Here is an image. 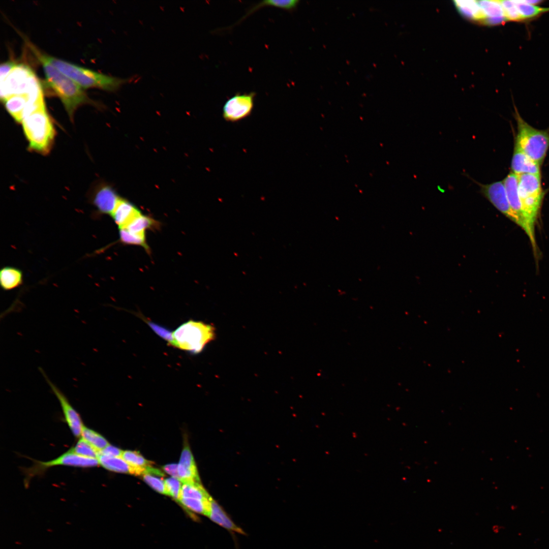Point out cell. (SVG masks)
Masks as SVG:
<instances>
[{"label":"cell","instance_id":"f546056e","mask_svg":"<svg viewBox=\"0 0 549 549\" xmlns=\"http://www.w3.org/2000/svg\"><path fill=\"white\" fill-rule=\"evenodd\" d=\"M121 457L129 464L135 467L145 468L152 464L137 451H123Z\"/></svg>","mask_w":549,"mask_h":549},{"label":"cell","instance_id":"484cf974","mask_svg":"<svg viewBox=\"0 0 549 549\" xmlns=\"http://www.w3.org/2000/svg\"><path fill=\"white\" fill-rule=\"evenodd\" d=\"M522 21L536 18L549 11V7H541L527 1H514Z\"/></svg>","mask_w":549,"mask_h":549},{"label":"cell","instance_id":"8992f818","mask_svg":"<svg viewBox=\"0 0 549 549\" xmlns=\"http://www.w3.org/2000/svg\"><path fill=\"white\" fill-rule=\"evenodd\" d=\"M517 133L515 143L527 156L541 165L549 148L548 131L535 129L525 121L515 110Z\"/></svg>","mask_w":549,"mask_h":549},{"label":"cell","instance_id":"ba28073f","mask_svg":"<svg viewBox=\"0 0 549 549\" xmlns=\"http://www.w3.org/2000/svg\"><path fill=\"white\" fill-rule=\"evenodd\" d=\"M33 464L28 468H23L24 474V485L28 486L33 477L44 475L51 467L56 466H67L80 468H92L99 465L97 459L86 458L76 454L68 450L58 458L51 461L43 462L32 459Z\"/></svg>","mask_w":549,"mask_h":549},{"label":"cell","instance_id":"1f68e13d","mask_svg":"<svg viewBox=\"0 0 549 549\" xmlns=\"http://www.w3.org/2000/svg\"><path fill=\"white\" fill-rule=\"evenodd\" d=\"M507 20L522 21L514 1H500Z\"/></svg>","mask_w":549,"mask_h":549},{"label":"cell","instance_id":"6da1fadb","mask_svg":"<svg viewBox=\"0 0 549 549\" xmlns=\"http://www.w3.org/2000/svg\"><path fill=\"white\" fill-rule=\"evenodd\" d=\"M27 44L33 52L38 54L82 87H97L113 92L127 81L125 79L109 76L44 53L28 41Z\"/></svg>","mask_w":549,"mask_h":549},{"label":"cell","instance_id":"7402d4cb","mask_svg":"<svg viewBox=\"0 0 549 549\" xmlns=\"http://www.w3.org/2000/svg\"><path fill=\"white\" fill-rule=\"evenodd\" d=\"M22 271L12 266H5L0 271V285L6 291L18 288L23 283Z\"/></svg>","mask_w":549,"mask_h":549},{"label":"cell","instance_id":"30bf717a","mask_svg":"<svg viewBox=\"0 0 549 549\" xmlns=\"http://www.w3.org/2000/svg\"><path fill=\"white\" fill-rule=\"evenodd\" d=\"M39 370L57 399L62 407L66 422L73 435L76 438L80 437L81 436V432L84 425L80 414L72 406L66 395L49 379L44 370L39 367Z\"/></svg>","mask_w":549,"mask_h":549},{"label":"cell","instance_id":"ffe728a7","mask_svg":"<svg viewBox=\"0 0 549 549\" xmlns=\"http://www.w3.org/2000/svg\"><path fill=\"white\" fill-rule=\"evenodd\" d=\"M161 227V223L159 221L141 212L124 228L134 233L146 234L147 230H158Z\"/></svg>","mask_w":549,"mask_h":549},{"label":"cell","instance_id":"5b68a950","mask_svg":"<svg viewBox=\"0 0 549 549\" xmlns=\"http://www.w3.org/2000/svg\"><path fill=\"white\" fill-rule=\"evenodd\" d=\"M214 327L201 321L189 320L171 333L172 346L193 353L200 352L214 339Z\"/></svg>","mask_w":549,"mask_h":549},{"label":"cell","instance_id":"52a82bcc","mask_svg":"<svg viewBox=\"0 0 549 549\" xmlns=\"http://www.w3.org/2000/svg\"><path fill=\"white\" fill-rule=\"evenodd\" d=\"M42 92L33 70L23 64H17L6 78L1 81L0 96L3 102L15 95H35Z\"/></svg>","mask_w":549,"mask_h":549},{"label":"cell","instance_id":"7a4b0ae2","mask_svg":"<svg viewBox=\"0 0 549 549\" xmlns=\"http://www.w3.org/2000/svg\"><path fill=\"white\" fill-rule=\"evenodd\" d=\"M522 210L526 225V233L532 245L534 253L537 254L535 225L539 212L544 192L541 184V174L517 175Z\"/></svg>","mask_w":549,"mask_h":549},{"label":"cell","instance_id":"d6986e66","mask_svg":"<svg viewBox=\"0 0 549 549\" xmlns=\"http://www.w3.org/2000/svg\"><path fill=\"white\" fill-rule=\"evenodd\" d=\"M478 3L485 17L484 24L497 25L507 21L500 1L484 0Z\"/></svg>","mask_w":549,"mask_h":549},{"label":"cell","instance_id":"4fadbf2b","mask_svg":"<svg viewBox=\"0 0 549 549\" xmlns=\"http://www.w3.org/2000/svg\"><path fill=\"white\" fill-rule=\"evenodd\" d=\"M510 206L517 217L519 226L526 231V227L522 210L518 189V177L512 172L503 180Z\"/></svg>","mask_w":549,"mask_h":549},{"label":"cell","instance_id":"7c38bea8","mask_svg":"<svg viewBox=\"0 0 549 549\" xmlns=\"http://www.w3.org/2000/svg\"><path fill=\"white\" fill-rule=\"evenodd\" d=\"M121 198L110 185L102 184L96 188L91 202L98 215L111 216Z\"/></svg>","mask_w":549,"mask_h":549},{"label":"cell","instance_id":"8fae6325","mask_svg":"<svg viewBox=\"0 0 549 549\" xmlns=\"http://www.w3.org/2000/svg\"><path fill=\"white\" fill-rule=\"evenodd\" d=\"M478 184L482 195L498 210L519 226L518 220L510 206L503 181Z\"/></svg>","mask_w":549,"mask_h":549},{"label":"cell","instance_id":"836d02e7","mask_svg":"<svg viewBox=\"0 0 549 549\" xmlns=\"http://www.w3.org/2000/svg\"><path fill=\"white\" fill-rule=\"evenodd\" d=\"M16 61L13 60L3 62L0 66V79L1 81L4 80L11 70L16 66Z\"/></svg>","mask_w":549,"mask_h":549},{"label":"cell","instance_id":"d4e9b609","mask_svg":"<svg viewBox=\"0 0 549 549\" xmlns=\"http://www.w3.org/2000/svg\"><path fill=\"white\" fill-rule=\"evenodd\" d=\"M180 498H188L206 501L212 499L200 482H197L182 483Z\"/></svg>","mask_w":549,"mask_h":549},{"label":"cell","instance_id":"cb8c5ba5","mask_svg":"<svg viewBox=\"0 0 549 549\" xmlns=\"http://www.w3.org/2000/svg\"><path fill=\"white\" fill-rule=\"evenodd\" d=\"M118 230V242L126 245L141 247L148 255L150 254L151 250L147 242L146 234L134 233L124 228H119Z\"/></svg>","mask_w":549,"mask_h":549},{"label":"cell","instance_id":"9a60e30c","mask_svg":"<svg viewBox=\"0 0 549 549\" xmlns=\"http://www.w3.org/2000/svg\"><path fill=\"white\" fill-rule=\"evenodd\" d=\"M511 168L512 172L516 175L523 174H540V165L527 156L515 144Z\"/></svg>","mask_w":549,"mask_h":549},{"label":"cell","instance_id":"d6a6232c","mask_svg":"<svg viewBox=\"0 0 549 549\" xmlns=\"http://www.w3.org/2000/svg\"><path fill=\"white\" fill-rule=\"evenodd\" d=\"M165 482L168 495L178 501L181 490V482L179 479L172 477L167 478Z\"/></svg>","mask_w":549,"mask_h":549},{"label":"cell","instance_id":"3957f363","mask_svg":"<svg viewBox=\"0 0 549 549\" xmlns=\"http://www.w3.org/2000/svg\"><path fill=\"white\" fill-rule=\"evenodd\" d=\"M34 53L43 66L47 83L60 98L72 119L77 108L83 104L90 103V99L79 84L38 54Z\"/></svg>","mask_w":549,"mask_h":549},{"label":"cell","instance_id":"5bb4252c","mask_svg":"<svg viewBox=\"0 0 549 549\" xmlns=\"http://www.w3.org/2000/svg\"><path fill=\"white\" fill-rule=\"evenodd\" d=\"M179 480L181 483L200 482L195 462L190 448L186 444L182 450L178 464Z\"/></svg>","mask_w":549,"mask_h":549},{"label":"cell","instance_id":"8d00e7d4","mask_svg":"<svg viewBox=\"0 0 549 549\" xmlns=\"http://www.w3.org/2000/svg\"><path fill=\"white\" fill-rule=\"evenodd\" d=\"M15 543L16 544H17V545H21L22 544L21 542H19L18 541H15Z\"/></svg>","mask_w":549,"mask_h":549},{"label":"cell","instance_id":"74e56055","mask_svg":"<svg viewBox=\"0 0 549 549\" xmlns=\"http://www.w3.org/2000/svg\"><path fill=\"white\" fill-rule=\"evenodd\" d=\"M47 531L48 532H53V530H52V529H47Z\"/></svg>","mask_w":549,"mask_h":549},{"label":"cell","instance_id":"9c48e42d","mask_svg":"<svg viewBox=\"0 0 549 549\" xmlns=\"http://www.w3.org/2000/svg\"><path fill=\"white\" fill-rule=\"evenodd\" d=\"M256 94L237 93L228 99L223 107L222 116L228 122L236 123L249 116L254 106Z\"/></svg>","mask_w":549,"mask_h":549},{"label":"cell","instance_id":"e0dca14e","mask_svg":"<svg viewBox=\"0 0 549 549\" xmlns=\"http://www.w3.org/2000/svg\"><path fill=\"white\" fill-rule=\"evenodd\" d=\"M8 113L17 122L21 123L26 115L29 106L35 103L31 100L29 95H15L3 101Z\"/></svg>","mask_w":549,"mask_h":549},{"label":"cell","instance_id":"f35d334b","mask_svg":"<svg viewBox=\"0 0 549 549\" xmlns=\"http://www.w3.org/2000/svg\"><path fill=\"white\" fill-rule=\"evenodd\" d=\"M66 524H67V525H71V523L70 522H66Z\"/></svg>","mask_w":549,"mask_h":549},{"label":"cell","instance_id":"83f0119b","mask_svg":"<svg viewBox=\"0 0 549 549\" xmlns=\"http://www.w3.org/2000/svg\"><path fill=\"white\" fill-rule=\"evenodd\" d=\"M299 1L298 0H287V1H262L259 4L255 5L253 8L251 9L250 11L247 13L246 15L243 19L249 15L254 12L258 9L265 6H271L278 8L283 9L288 11H292L295 9L298 5Z\"/></svg>","mask_w":549,"mask_h":549},{"label":"cell","instance_id":"4316f807","mask_svg":"<svg viewBox=\"0 0 549 549\" xmlns=\"http://www.w3.org/2000/svg\"><path fill=\"white\" fill-rule=\"evenodd\" d=\"M81 436L98 451L102 450L109 444L107 440L103 436L84 425L83 426Z\"/></svg>","mask_w":549,"mask_h":549},{"label":"cell","instance_id":"d590c367","mask_svg":"<svg viewBox=\"0 0 549 549\" xmlns=\"http://www.w3.org/2000/svg\"><path fill=\"white\" fill-rule=\"evenodd\" d=\"M163 470L172 476V477L179 479L178 474V465L176 464H170L165 465L162 467Z\"/></svg>","mask_w":549,"mask_h":549},{"label":"cell","instance_id":"e575fe53","mask_svg":"<svg viewBox=\"0 0 549 549\" xmlns=\"http://www.w3.org/2000/svg\"><path fill=\"white\" fill-rule=\"evenodd\" d=\"M123 451L109 444L105 448L99 451V453L110 456L121 457Z\"/></svg>","mask_w":549,"mask_h":549},{"label":"cell","instance_id":"277c9868","mask_svg":"<svg viewBox=\"0 0 549 549\" xmlns=\"http://www.w3.org/2000/svg\"><path fill=\"white\" fill-rule=\"evenodd\" d=\"M21 123L29 148L42 154H47L52 145L55 131L45 106L26 116Z\"/></svg>","mask_w":549,"mask_h":549},{"label":"cell","instance_id":"44dd1931","mask_svg":"<svg viewBox=\"0 0 549 549\" xmlns=\"http://www.w3.org/2000/svg\"><path fill=\"white\" fill-rule=\"evenodd\" d=\"M453 2L459 12L463 16L469 19L484 23L485 17L478 1L455 0Z\"/></svg>","mask_w":549,"mask_h":549},{"label":"cell","instance_id":"f1b7e54d","mask_svg":"<svg viewBox=\"0 0 549 549\" xmlns=\"http://www.w3.org/2000/svg\"><path fill=\"white\" fill-rule=\"evenodd\" d=\"M69 450L86 458L97 459L99 455V451L82 438L79 439L75 446Z\"/></svg>","mask_w":549,"mask_h":549},{"label":"cell","instance_id":"603a6c76","mask_svg":"<svg viewBox=\"0 0 549 549\" xmlns=\"http://www.w3.org/2000/svg\"><path fill=\"white\" fill-rule=\"evenodd\" d=\"M210 519L228 530L243 534V531L237 526L228 516L221 507L212 499L211 502L210 511L208 516Z\"/></svg>","mask_w":549,"mask_h":549},{"label":"cell","instance_id":"4dcf8cb0","mask_svg":"<svg viewBox=\"0 0 549 549\" xmlns=\"http://www.w3.org/2000/svg\"><path fill=\"white\" fill-rule=\"evenodd\" d=\"M157 476L150 474H144L142 475V478L148 485L157 492L168 495L165 481Z\"/></svg>","mask_w":549,"mask_h":549},{"label":"cell","instance_id":"ac0fdd59","mask_svg":"<svg viewBox=\"0 0 549 549\" xmlns=\"http://www.w3.org/2000/svg\"><path fill=\"white\" fill-rule=\"evenodd\" d=\"M141 211L127 199L121 198L111 216L118 229L126 226Z\"/></svg>","mask_w":549,"mask_h":549},{"label":"cell","instance_id":"2e32d148","mask_svg":"<svg viewBox=\"0 0 549 549\" xmlns=\"http://www.w3.org/2000/svg\"><path fill=\"white\" fill-rule=\"evenodd\" d=\"M97 459L99 464L103 468L115 472L142 475L146 467H133L129 464L121 457L110 456L99 453Z\"/></svg>","mask_w":549,"mask_h":549}]
</instances>
